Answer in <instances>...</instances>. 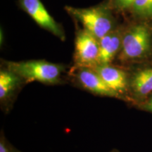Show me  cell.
Listing matches in <instances>:
<instances>
[{"mask_svg":"<svg viewBox=\"0 0 152 152\" xmlns=\"http://www.w3.org/2000/svg\"><path fill=\"white\" fill-rule=\"evenodd\" d=\"M151 56L152 30L147 24L137 23L123 29L121 49L115 58L118 65L126 68L142 64Z\"/></svg>","mask_w":152,"mask_h":152,"instance_id":"cell-1","label":"cell"},{"mask_svg":"<svg viewBox=\"0 0 152 152\" xmlns=\"http://www.w3.org/2000/svg\"><path fill=\"white\" fill-rule=\"evenodd\" d=\"M1 65L20 76L26 84L39 82L47 85H62L67 83V67L64 64H54L45 60L23 61H1Z\"/></svg>","mask_w":152,"mask_h":152,"instance_id":"cell-2","label":"cell"},{"mask_svg":"<svg viewBox=\"0 0 152 152\" xmlns=\"http://www.w3.org/2000/svg\"><path fill=\"white\" fill-rule=\"evenodd\" d=\"M66 11L81 23L83 28L99 40L118 26L109 4L87 9L65 7Z\"/></svg>","mask_w":152,"mask_h":152,"instance_id":"cell-3","label":"cell"},{"mask_svg":"<svg viewBox=\"0 0 152 152\" xmlns=\"http://www.w3.org/2000/svg\"><path fill=\"white\" fill-rule=\"evenodd\" d=\"M68 80L75 87L92 94L123 100L122 96L106 84L93 68L72 66L68 70Z\"/></svg>","mask_w":152,"mask_h":152,"instance_id":"cell-4","label":"cell"},{"mask_svg":"<svg viewBox=\"0 0 152 152\" xmlns=\"http://www.w3.org/2000/svg\"><path fill=\"white\" fill-rule=\"evenodd\" d=\"M126 68L128 71V100L136 105L152 93V64Z\"/></svg>","mask_w":152,"mask_h":152,"instance_id":"cell-5","label":"cell"},{"mask_svg":"<svg viewBox=\"0 0 152 152\" xmlns=\"http://www.w3.org/2000/svg\"><path fill=\"white\" fill-rule=\"evenodd\" d=\"M99 39L84 28L79 30L75 35L73 66L94 68L99 65Z\"/></svg>","mask_w":152,"mask_h":152,"instance_id":"cell-6","label":"cell"},{"mask_svg":"<svg viewBox=\"0 0 152 152\" xmlns=\"http://www.w3.org/2000/svg\"><path fill=\"white\" fill-rule=\"evenodd\" d=\"M27 85L18 74L1 64L0 68V105L4 113L12 109L20 90Z\"/></svg>","mask_w":152,"mask_h":152,"instance_id":"cell-7","label":"cell"},{"mask_svg":"<svg viewBox=\"0 0 152 152\" xmlns=\"http://www.w3.org/2000/svg\"><path fill=\"white\" fill-rule=\"evenodd\" d=\"M19 4L20 8L42 28L50 32L61 40H65V33L61 26L49 15L40 0H19Z\"/></svg>","mask_w":152,"mask_h":152,"instance_id":"cell-8","label":"cell"},{"mask_svg":"<svg viewBox=\"0 0 152 152\" xmlns=\"http://www.w3.org/2000/svg\"><path fill=\"white\" fill-rule=\"evenodd\" d=\"M104 82L122 96L123 101L129 102L128 71L126 68L116 64H99L94 68Z\"/></svg>","mask_w":152,"mask_h":152,"instance_id":"cell-9","label":"cell"},{"mask_svg":"<svg viewBox=\"0 0 152 152\" xmlns=\"http://www.w3.org/2000/svg\"><path fill=\"white\" fill-rule=\"evenodd\" d=\"M123 29L117 27L99 39V64H113L122 45Z\"/></svg>","mask_w":152,"mask_h":152,"instance_id":"cell-10","label":"cell"},{"mask_svg":"<svg viewBox=\"0 0 152 152\" xmlns=\"http://www.w3.org/2000/svg\"><path fill=\"white\" fill-rule=\"evenodd\" d=\"M131 10L139 18H151L152 17V0H136Z\"/></svg>","mask_w":152,"mask_h":152,"instance_id":"cell-11","label":"cell"},{"mask_svg":"<svg viewBox=\"0 0 152 152\" xmlns=\"http://www.w3.org/2000/svg\"><path fill=\"white\" fill-rule=\"evenodd\" d=\"M136 0H110L109 6L111 9L118 11L131 9Z\"/></svg>","mask_w":152,"mask_h":152,"instance_id":"cell-12","label":"cell"},{"mask_svg":"<svg viewBox=\"0 0 152 152\" xmlns=\"http://www.w3.org/2000/svg\"><path fill=\"white\" fill-rule=\"evenodd\" d=\"M0 152H22L15 148L5 137L3 131L0 136Z\"/></svg>","mask_w":152,"mask_h":152,"instance_id":"cell-13","label":"cell"},{"mask_svg":"<svg viewBox=\"0 0 152 152\" xmlns=\"http://www.w3.org/2000/svg\"><path fill=\"white\" fill-rule=\"evenodd\" d=\"M134 106L137 109L152 113V93L150 94L145 99Z\"/></svg>","mask_w":152,"mask_h":152,"instance_id":"cell-14","label":"cell"},{"mask_svg":"<svg viewBox=\"0 0 152 152\" xmlns=\"http://www.w3.org/2000/svg\"><path fill=\"white\" fill-rule=\"evenodd\" d=\"M110 152H119V151H118L117 149H113V150H112V151H110Z\"/></svg>","mask_w":152,"mask_h":152,"instance_id":"cell-15","label":"cell"}]
</instances>
